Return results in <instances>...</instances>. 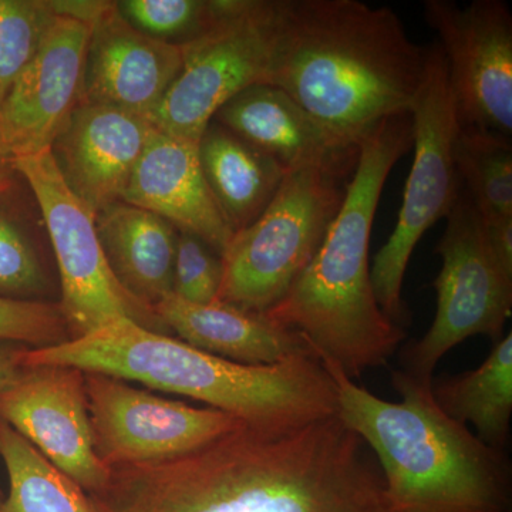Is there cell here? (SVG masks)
Listing matches in <instances>:
<instances>
[{
	"instance_id": "obj_1",
	"label": "cell",
	"mask_w": 512,
	"mask_h": 512,
	"mask_svg": "<svg viewBox=\"0 0 512 512\" xmlns=\"http://www.w3.org/2000/svg\"><path fill=\"white\" fill-rule=\"evenodd\" d=\"M94 512H393L382 471L338 413L249 426L158 463L111 468Z\"/></svg>"
},
{
	"instance_id": "obj_2",
	"label": "cell",
	"mask_w": 512,
	"mask_h": 512,
	"mask_svg": "<svg viewBox=\"0 0 512 512\" xmlns=\"http://www.w3.org/2000/svg\"><path fill=\"white\" fill-rule=\"evenodd\" d=\"M424 73L426 49L392 9L359 0H281L265 83L340 140L359 146L377 124L409 114Z\"/></svg>"
},
{
	"instance_id": "obj_3",
	"label": "cell",
	"mask_w": 512,
	"mask_h": 512,
	"mask_svg": "<svg viewBox=\"0 0 512 512\" xmlns=\"http://www.w3.org/2000/svg\"><path fill=\"white\" fill-rule=\"evenodd\" d=\"M413 147L412 114L377 124L359 143L345 198L311 264L264 318L302 333L349 379L386 365L406 338L384 315L370 278V237L384 183Z\"/></svg>"
},
{
	"instance_id": "obj_4",
	"label": "cell",
	"mask_w": 512,
	"mask_h": 512,
	"mask_svg": "<svg viewBox=\"0 0 512 512\" xmlns=\"http://www.w3.org/2000/svg\"><path fill=\"white\" fill-rule=\"evenodd\" d=\"M22 360L23 366L76 367L180 394L249 426L289 429L338 413L335 384L320 357L239 365L130 319L59 345L26 348Z\"/></svg>"
},
{
	"instance_id": "obj_5",
	"label": "cell",
	"mask_w": 512,
	"mask_h": 512,
	"mask_svg": "<svg viewBox=\"0 0 512 512\" xmlns=\"http://www.w3.org/2000/svg\"><path fill=\"white\" fill-rule=\"evenodd\" d=\"M332 377L340 419L375 456L393 512H510L511 464L467 424L440 409L433 377L392 375L400 402H387L320 359Z\"/></svg>"
},
{
	"instance_id": "obj_6",
	"label": "cell",
	"mask_w": 512,
	"mask_h": 512,
	"mask_svg": "<svg viewBox=\"0 0 512 512\" xmlns=\"http://www.w3.org/2000/svg\"><path fill=\"white\" fill-rule=\"evenodd\" d=\"M353 171L311 165L286 173L264 212L222 252L217 301L259 316L278 305L322 245Z\"/></svg>"
},
{
	"instance_id": "obj_7",
	"label": "cell",
	"mask_w": 512,
	"mask_h": 512,
	"mask_svg": "<svg viewBox=\"0 0 512 512\" xmlns=\"http://www.w3.org/2000/svg\"><path fill=\"white\" fill-rule=\"evenodd\" d=\"M414 158L403 204L389 241L370 266L380 309L396 325H406L404 275L414 248L427 229L446 218L461 190L454 140L460 128L448 84L446 60L437 43L426 49V73L412 111Z\"/></svg>"
},
{
	"instance_id": "obj_8",
	"label": "cell",
	"mask_w": 512,
	"mask_h": 512,
	"mask_svg": "<svg viewBox=\"0 0 512 512\" xmlns=\"http://www.w3.org/2000/svg\"><path fill=\"white\" fill-rule=\"evenodd\" d=\"M13 171L29 184L45 220L59 266V308L70 339L120 319L153 332L167 330L156 311L131 295L111 271L97 234L96 214L64 183L50 148L13 158Z\"/></svg>"
},
{
	"instance_id": "obj_9",
	"label": "cell",
	"mask_w": 512,
	"mask_h": 512,
	"mask_svg": "<svg viewBox=\"0 0 512 512\" xmlns=\"http://www.w3.org/2000/svg\"><path fill=\"white\" fill-rule=\"evenodd\" d=\"M281 0H227L207 33L184 46V63L148 121L168 136L198 144L222 106L265 83Z\"/></svg>"
},
{
	"instance_id": "obj_10",
	"label": "cell",
	"mask_w": 512,
	"mask_h": 512,
	"mask_svg": "<svg viewBox=\"0 0 512 512\" xmlns=\"http://www.w3.org/2000/svg\"><path fill=\"white\" fill-rule=\"evenodd\" d=\"M437 252L443 265L434 281L437 311L426 335L404 352V370L431 379L441 357L477 335L497 342L512 312V276L488 247L483 220L461 185L446 217Z\"/></svg>"
},
{
	"instance_id": "obj_11",
	"label": "cell",
	"mask_w": 512,
	"mask_h": 512,
	"mask_svg": "<svg viewBox=\"0 0 512 512\" xmlns=\"http://www.w3.org/2000/svg\"><path fill=\"white\" fill-rule=\"evenodd\" d=\"M87 407L97 456L110 468L187 456L244 421L137 389L126 380L84 373Z\"/></svg>"
},
{
	"instance_id": "obj_12",
	"label": "cell",
	"mask_w": 512,
	"mask_h": 512,
	"mask_svg": "<svg viewBox=\"0 0 512 512\" xmlns=\"http://www.w3.org/2000/svg\"><path fill=\"white\" fill-rule=\"evenodd\" d=\"M424 18L439 35L461 127L511 136L512 15L501 0H427Z\"/></svg>"
},
{
	"instance_id": "obj_13",
	"label": "cell",
	"mask_w": 512,
	"mask_h": 512,
	"mask_svg": "<svg viewBox=\"0 0 512 512\" xmlns=\"http://www.w3.org/2000/svg\"><path fill=\"white\" fill-rule=\"evenodd\" d=\"M0 419L87 494L109 483L111 468L94 448L82 370L23 366L0 390Z\"/></svg>"
},
{
	"instance_id": "obj_14",
	"label": "cell",
	"mask_w": 512,
	"mask_h": 512,
	"mask_svg": "<svg viewBox=\"0 0 512 512\" xmlns=\"http://www.w3.org/2000/svg\"><path fill=\"white\" fill-rule=\"evenodd\" d=\"M92 25L56 15L35 56L3 101V119L13 156L49 150L80 103Z\"/></svg>"
},
{
	"instance_id": "obj_15",
	"label": "cell",
	"mask_w": 512,
	"mask_h": 512,
	"mask_svg": "<svg viewBox=\"0 0 512 512\" xmlns=\"http://www.w3.org/2000/svg\"><path fill=\"white\" fill-rule=\"evenodd\" d=\"M153 124L109 104L79 103L50 146L64 183L94 212L123 201Z\"/></svg>"
},
{
	"instance_id": "obj_16",
	"label": "cell",
	"mask_w": 512,
	"mask_h": 512,
	"mask_svg": "<svg viewBox=\"0 0 512 512\" xmlns=\"http://www.w3.org/2000/svg\"><path fill=\"white\" fill-rule=\"evenodd\" d=\"M184 63V46L140 32L116 2L92 26L80 103L109 104L148 120Z\"/></svg>"
},
{
	"instance_id": "obj_17",
	"label": "cell",
	"mask_w": 512,
	"mask_h": 512,
	"mask_svg": "<svg viewBox=\"0 0 512 512\" xmlns=\"http://www.w3.org/2000/svg\"><path fill=\"white\" fill-rule=\"evenodd\" d=\"M123 202L154 212L222 255L234 237L205 180L198 144L153 126Z\"/></svg>"
},
{
	"instance_id": "obj_18",
	"label": "cell",
	"mask_w": 512,
	"mask_h": 512,
	"mask_svg": "<svg viewBox=\"0 0 512 512\" xmlns=\"http://www.w3.org/2000/svg\"><path fill=\"white\" fill-rule=\"evenodd\" d=\"M212 121L274 158L286 173L311 165L356 168L359 146L333 136L272 84L248 87L222 106Z\"/></svg>"
},
{
	"instance_id": "obj_19",
	"label": "cell",
	"mask_w": 512,
	"mask_h": 512,
	"mask_svg": "<svg viewBox=\"0 0 512 512\" xmlns=\"http://www.w3.org/2000/svg\"><path fill=\"white\" fill-rule=\"evenodd\" d=\"M154 309L165 328L192 348L239 365L269 366L295 357H319L302 333L222 302L202 305L171 293Z\"/></svg>"
},
{
	"instance_id": "obj_20",
	"label": "cell",
	"mask_w": 512,
	"mask_h": 512,
	"mask_svg": "<svg viewBox=\"0 0 512 512\" xmlns=\"http://www.w3.org/2000/svg\"><path fill=\"white\" fill-rule=\"evenodd\" d=\"M96 227L111 271L131 295L154 309L173 293L178 229L171 222L120 201L96 215Z\"/></svg>"
},
{
	"instance_id": "obj_21",
	"label": "cell",
	"mask_w": 512,
	"mask_h": 512,
	"mask_svg": "<svg viewBox=\"0 0 512 512\" xmlns=\"http://www.w3.org/2000/svg\"><path fill=\"white\" fill-rule=\"evenodd\" d=\"M198 154L208 187L234 234L264 212L286 175L274 158L217 121L205 128Z\"/></svg>"
},
{
	"instance_id": "obj_22",
	"label": "cell",
	"mask_w": 512,
	"mask_h": 512,
	"mask_svg": "<svg viewBox=\"0 0 512 512\" xmlns=\"http://www.w3.org/2000/svg\"><path fill=\"white\" fill-rule=\"evenodd\" d=\"M440 409L458 423H471L477 437L505 451L512 417V335L495 342L477 369L431 383Z\"/></svg>"
},
{
	"instance_id": "obj_23",
	"label": "cell",
	"mask_w": 512,
	"mask_h": 512,
	"mask_svg": "<svg viewBox=\"0 0 512 512\" xmlns=\"http://www.w3.org/2000/svg\"><path fill=\"white\" fill-rule=\"evenodd\" d=\"M0 457L9 478L0 512H94L89 494L2 419Z\"/></svg>"
},
{
	"instance_id": "obj_24",
	"label": "cell",
	"mask_w": 512,
	"mask_h": 512,
	"mask_svg": "<svg viewBox=\"0 0 512 512\" xmlns=\"http://www.w3.org/2000/svg\"><path fill=\"white\" fill-rule=\"evenodd\" d=\"M454 161L464 190L483 221L512 217L510 137L481 128H458Z\"/></svg>"
},
{
	"instance_id": "obj_25",
	"label": "cell",
	"mask_w": 512,
	"mask_h": 512,
	"mask_svg": "<svg viewBox=\"0 0 512 512\" xmlns=\"http://www.w3.org/2000/svg\"><path fill=\"white\" fill-rule=\"evenodd\" d=\"M116 6L140 32L183 46L214 26L227 0H123Z\"/></svg>"
},
{
	"instance_id": "obj_26",
	"label": "cell",
	"mask_w": 512,
	"mask_h": 512,
	"mask_svg": "<svg viewBox=\"0 0 512 512\" xmlns=\"http://www.w3.org/2000/svg\"><path fill=\"white\" fill-rule=\"evenodd\" d=\"M55 18L52 0H0V106Z\"/></svg>"
},
{
	"instance_id": "obj_27",
	"label": "cell",
	"mask_w": 512,
	"mask_h": 512,
	"mask_svg": "<svg viewBox=\"0 0 512 512\" xmlns=\"http://www.w3.org/2000/svg\"><path fill=\"white\" fill-rule=\"evenodd\" d=\"M47 276L28 232L8 211L0 210V298L39 301Z\"/></svg>"
},
{
	"instance_id": "obj_28",
	"label": "cell",
	"mask_w": 512,
	"mask_h": 512,
	"mask_svg": "<svg viewBox=\"0 0 512 512\" xmlns=\"http://www.w3.org/2000/svg\"><path fill=\"white\" fill-rule=\"evenodd\" d=\"M70 339L59 305L0 298V340L39 349Z\"/></svg>"
},
{
	"instance_id": "obj_29",
	"label": "cell",
	"mask_w": 512,
	"mask_h": 512,
	"mask_svg": "<svg viewBox=\"0 0 512 512\" xmlns=\"http://www.w3.org/2000/svg\"><path fill=\"white\" fill-rule=\"evenodd\" d=\"M222 281V258L207 242L178 231L173 293L191 303L217 301Z\"/></svg>"
},
{
	"instance_id": "obj_30",
	"label": "cell",
	"mask_w": 512,
	"mask_h": 512,
	"mask_svg": "<svg viewBox=\"0 0 512 512\" xmlns=\"http://www.w3.org/2000/svg\"><path fill=\"white\" fill-rule=\"evenodd\" d=\"M483 220V218H481ZM488 247L501 268L512 276V217L483 221Z\"/></svg>"
},
{
	"instance_id": "obj_31",
	"label": "cell",
	"mask_w": 512,
	"mask_h": 512,
	"mask_svg": "<svg viewBox=\"0 0 512 512\" xmlns=\"http://www.w3.org/2000/svg\"><path fill=\"white\" fill-rule=\"evenodd\" d=\"M28 346L0 340V390L8 386L23 367V350Z\"/></svg>"
},
{
	"instance_id": "obj_32",
	"label": "cell",
	"mask_w": 512,
	"mask_h": 512,
	"mask_svg": "<svg viewBox=\"0 0 512 512\" xmlns=\"http://www.w3.org/2000/svg\"><path fill=\"white\" fill-rule=\"evenodd\" d=\"M13 151L10 147L8 130H6L5 119L0 110V180H12L10 174L13 171Z\"/></svg>"
},
{
	"instance_id": "obj_33",
	"label": "cell",
	"mask_w": 512,
	"mask_h": 512,
	"mask_svg": "<svg viewBox=\"0 0 512 512\" xmlns=\"http://www.w3.org/2000/svg\"><path fill=\"white\" fill-rule=\"evenodd\" d=\"M12 187V180H0V194L9 191Z\"/></svg>"
}]
</instances>
